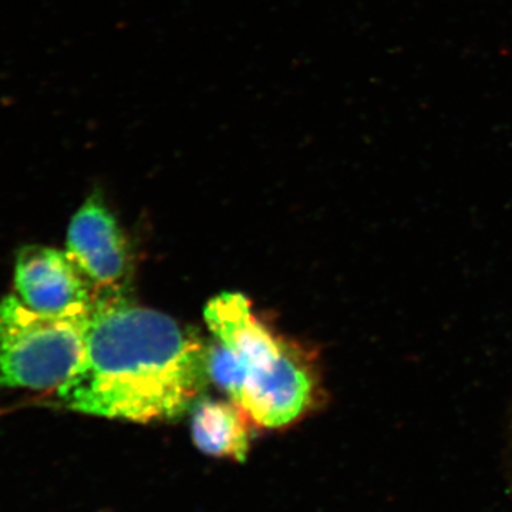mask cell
Returning <instances> with one entry per match:
<instances>
[{"label": "cell", "mask_w": 512, "mask_h": 512, "mask_svg": "<svg viewBox=\"0 0 512 512\" xmlns=\"http://www.w3.org/2000/svg\"><path fill=\"white\" fill-rule=\"evenodd\" d=\"M237 403L202 399L192 406L191 436L201 453L244 463L251 444V426Z\"/></svg>", "instance_id": "6"}, {"label": "cell", "mask_w": 512, "mask_h": 512, "mask_svg": "<svg viewBox=\"0 0 512 512\" xmlns=\"http://www.w3.org/2000/svg\"><path fill=\"white\" fill-rule=\"evenodd\" d=\"M89 315L46 316L16 293L5 296L0 301V389L57 392L82 359Z\"/></svg>", "instance_id": "3"}, {"label": "cell", "mask_w": 512, "mask_h": 512, "mask_svg": "<svg viewBox=\"0 0 512 512\" xmlns=\"http://www.w3.org/2000/svg\"><path fill=\"white\" fill-rule=\"evenodd\" d=\"M212 340L208 377L252 421L278 429L319 400V375L311 356L276 336L255 315L247 296L224 292L205 306Z\"/></svg>", "instance_id": "2"}, {"label": "cell", "mask_w": 512, "mask_h": 512, "mask_svg": "<svg viewBox=\"0 0 512 512\" xmlns=\"http://www.w3.org/2000/svg\"><path fill=\"white\" fill-rule=\"evenodd\" d=\"M210 382L207 343L117 292H97L79 366L57 390L67 409L106 419L174 420Z\"/></svg>", "instance_id": "1"}, {"label": "cell", "mask_w": 512, "mask_h": 512, "mask_svg": "<svg viewBox=\"0 0 512 512\" xmlns=\"http://www.w3.org/2000/svg\"><path fill=\"white\" fill-rule=\"evenodd\" d=\"M66 251L97 292H117L130 274L123 229L99 192L89 195L73 215Z\"/></svg>", "instance_id": "5"}, {"label": "cell", "mask_w": 512, "mask_h": 512, "mask_svg": "<svg viewBox=\"0 0 512 512\" xmlns=\"http://www.w3.org/2000/svg\"><path fill=\"white\" fill-rule=\"evenodd\" d=\"M15 289L28 308L46 316L90 312L97 296V289L67 251L47 247L20 249L15 265Z\"/></svg>", "instance_id": "4"}]
</instances>
